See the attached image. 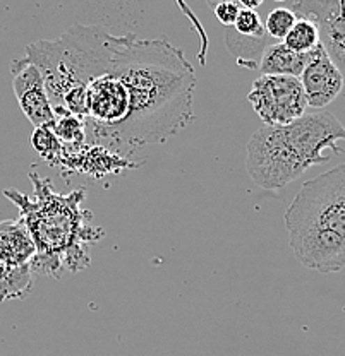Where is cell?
Here are the masks:
<instances>
[{
    "label": "cell",
    "mask_w": 345,
    "mask_h": 356,
    "mask_svg": "<svg viewBox=\"0 0 345 356\" xmlns=\"http://www.w3.org/2000/svg\"><path fill=\"white\" fill-rule=\"evenodd\" d=\"M110 69L124 83L129 111L107 149L124 156L165 143L194 120V69L181 48L165 40L117 36Z\"/></svg>",
    "instance_id": "1"
},
{
    "label": "cell",
    "mask_w": 345,
    "mask_h": 356,
    "mask_svg": "<svg viewBox=\"0 0 345 356\" xmlns=\"http://www.w3.org/2000/svg\"><path fill=\"white\" fill-rule=\"evenodd\" d=\"M35 197L17 188H3V195L17 206L21 220L28 228L36 254L31 259L33 276L61 277L66 273H79L90 266L88 245L98 242L103 228L90 225L91 214L81 207L86 191L77 188L70 194H59L52 181L29 172Z\"/></svg>",
    "instance_id": "2"
},
{
    "label": "cell",
    "mask_w": 345,
    "mask_h": 356,
    "mask_svg": "<svg viewBox=\"0 0 345 356\" xmlns=\"http://www.w3.org/2000/svg\"><path fill=\"white\" fill-rule=\"evenodd\" d=\"M339 143H345V127L328 111L304 113L287 125H265L247 143V175L265 191H282L313 166L345 154Z\"/></svg>",
    "instance_id": "3"
},
{
    "label": "cell",
    "mask_w": 345,
    "mask_h": 356,
    "mask_svg": "<svg viewBox=\"0 0 345 356\" xmlns=\"http://www.w3.org/2000/svg\"><path fill=\"white\" fill-rule=\"evenodd\" d=\"M284 222L304 267L321 274L345 269V165L304 181Z\"/></svg>",
    "instance_id": "4"
},
{
    "label": "cell",
    "mask_w": 345,
    "mask_h": 356,
    "mask_svg": "<svg viewBox=\"0 0 345 356\" xmlns=\"http://www.w3.org/2000/svg\"><path fill=\"white\" fill-rule=\"evenodd\" d=\"M247 99L266 127L291 124L307 108L299 77L292 76H259Z\"/></svg>",
    "instance_id": "5"
},
{
    "label": "cell",
    "mask_w": 345,
    "mask_h": 356,
    "mask_svg": "<svg viewBox=\"0 0 345 356\" xmlns=\"http://www.w3.org/2000/svg\"><path fill=\"white\" fill-rule=\"evenodd\" d=\"M289 9L316 22L320 43L345 83V0H291Z\"/></svg>",
    "instance_id": "6"
},
{
    "label": "cell",
    "mask_w": 345,
    "mask_h": 356,
    "mask_svg": "<svg viewBox=\"0 0 345 356\" xmlns=\"http://www.w3.org/2000/svg\"><path fill=\"white\" fill-rule=\"evenodd\" d=\"M13 74V88L23 113L35 127L54 124V108L48 99L45 81L38 67H35L26 58H17L10 62Z\"/></svg>",
    "instance_id": "7"
},
{
    "label": "cell",
    "mask_w": 345,
    "mask_h": 356,
    "mask_svg": "<svg viewBox=\"0 0 345 356\" xmlns=\"http://www.w3.org/2000/svg\"><path fill=\"white\" fill-rule=\"evenodd\" d=\"M299 81L304 96H306L307 106L314 110H323L330 103L335 102L345 86L342 74L330 60L321 43L311 51L309 62L304 67Z\"/></svg>",
    "instance_id": "8"
},
{
    "label": "cell",
    "mask_w": 345,
    "mask_h": 356,
    "mask_svg": "<svg viewBox=\"0 0 345 356\" xmlns=\"http://www.w3.org/2000/svg\"><path fill=\"white\" fill-rule=\"evenodd\" d=\"M55 166H66L69 172H83L93 177H102L105 173H114L121 168L135 166V163L96 144H91V146L64 144L61 158L57 159Z\"/></svg>",
    "instance_id": "9"
},
{
    "label": "cell",
    "mask_w": 345,
    "mask_h": 356,
    "mask_svg": "<svg viewBox=\"0 0 345 356\" xmlns=\"http://www.w3.org/2000/svg\"><path fill=\"white\" fill-rule=\"evenodd\" d=\"M35 254V242L21 218L0 221V264H29Z\"/></svg>",
    "instance_id": "10"
},
{
    "label": "cell",
    "mask_w": 345,
    "mask_h": 356,
    "mask_svg": "<svg viewBox=\"0 0 345 356\" xmlns=\"http://www.w3.org/2000/svg\"><path fill=\"white\" fill-rule=\"evenodd\" d=\"M309 54H296L282 42H275L265 48L258 62L261 76H292L299 77L307 65Z\"/></svg>",
    "instance_id": "11"
},
{
    "label": "cell",
    "mask_w": 345,
    "mask_h": 356,
    "mask_svg": "<svg viewBox=\"0 0 345 356\" xmlns=\"http://www.w3.org/2000/svg\"><path fill=\"white\" fill-rule=\"evenodd\" d=\"M270 36L266 38H247L239 35L236 29L230 26L225 29V44L229 51L237 58V64L246 67V69H258V58H261L263 51L268 44H272Z\"/></svg>",
    "instance_id": "12"
},
{
    "label": "cell",
    "mask_w": 345,
    "mask_h": 356,
    "mask_svg": "<svg viewBox=\"0 0 345 356\" xmlns=\"http://www.w3.org/2000/svg\"><path fill=\"white\" fill-rule=\"evenodd\" d=\"M31 266H2L0 264V303L23 300L33 291Z\"/></svg>",
    "instance_id": "13"
},
{
    "label": "cell",
    "mask_w": 345,
    "mask_h": 356,
    "mask_svg": "<svg viewBox=\"0 0 345 356\" xmlns=\"http://www.w3.org/2000/svg\"><path fill=\"white\" fill-rule=\"evenodd\" d=\"M282 43L296 54H309L320 44V31L316 22L299 17Z\"/></svg>",
    "instance_id": "14"
},
{
    "label": "cell",
    "mask_w": 345,
    "mask_h": 356,
    "mask_svg": "<svg viewBox=\"0 0 345 356\" xmlns=\"http://www.w3.org/2000/svg\"><path fill=\"white\" fill-rule=\"evenodd\" d=\"M54 124L50 127L62 144L74 146V144L86 143V129H84V122L79 117L62 108L54 110Z\"/></svg>",
    "instance_id": "15"
},
{
    "label": "cell",
    "mask_w": 345,
    "mask_h": 356,
    "mask_svg": "<svg viewBox=\"0 0 345 356\" xmlns=\"http://www.w3.org/2000/svg\"><path fill=\"white\" fill-rule=\"evenodd\" d=\"M31 144L35 147V151H38L45 161L50 163L52 166H55L57 159L61 158L62 147L64 144L61 143L54 131H52L50 125H43V127H36L35 132L31 136Z\"/></svg>",
    "instance_id": "16"
},
{
    "label": "cell",
    "mask_w": 345,
    "mask_h": 356,
    "mask_svg": "<svg viewBox=\"0 0 345 356\" xmlns=\"http://www.w3.org/2000/svg\"><path fill=\"white\" fill-rule=\"evenodd\" d=\"M296 21H298V16L289 7H278V9H273L266 16V21L263 24H265V29L270 38L284 42V38L291 31L292 26L296 24Z\"/></svg>",
    "instance_id": "17"
},
{
    "label": "cell",
    "mask_w": 345,
    "mask_h": 356,
    "mask_svg": "<svg viewBox=\"0 0 345 356\" xmlns=\"http://www.w3.org/2000/svg\"><path fill=\"white\" fill-rule=\"evenodd\" d=\"M232 28L236 29L239 35L247 36V38H266V36H268L265 24H263L261 16H259L256 10L240 9L239 16H237Z\"/></svg>",
    "instance_id": "18"
},
{
    "label": "cell",
    "mask_w": 345,
    "mask_h": 356,
    "mask_svg": "<svg viewBox=\"0 0 345 356\" xmlns=\"http://www.w3.org/2000/svg\"><path fill=\"white\" fill-rule=\"evenodd\" d=\"M213 13L215 17H217L222 24L230 28V26H233V22H236L237 16H239L240 6L236 0H225V2L217 3V6L213 7Z\"/></svg>",
    "instance_id": "19"
},
{
    "label": "cell",
    "mask_w": 345,
    "mask_h": 356,
    "mask_svg": "<svg viewBox=\"0 0 345 356\" xmlns=\"http://www.w3.org/2000/svg\"><path fill=\"white\" fill-rule=\"evenodd\" d=\"M237 3L240 6V9H250V10H256L259 6H261L265 0H236Z\"/></svg>",
    "instance_id": "20"
},
{
    "label": "cell",
    "mask_w": 345,
    "mask_h": 356,
    "mask_svg": "<svg viewBox=\"0 0 345 356\" xmlns=\"http://www.w3.org/2000/svg\"><path fill=\"white\" fill-rule=\"evenodd\" d=\"M206 2L210 3V7H211V9H213V7L217 6V3H220V2H225V0H206Z\"/></svg>",
    "instance_id": "21"
},
{
    "label": "cell",
    "mask_w": 345,
    "mask_h": 356,
    "mask_svg": "<svg viewBox=\"0 0 345 356\" xmlns=\"http://www.w3.org/2000/svg\"><path fill=\"white\" fill-rule=\"evenodd\" d=\"M273 2H289V3H291V0H273Z\"/></svg>",
    "instance_id": "22"
}]
</instances>
